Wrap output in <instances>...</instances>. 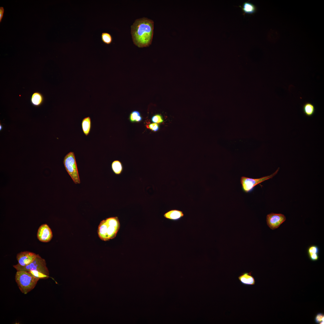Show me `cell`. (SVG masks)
Instances as JSON below:
<instances>
[{
	"label": "cell",
	"instance_id": "603a6c76",
	"mask_svg": "<svg viewBox=\"0 0 324 324\" xmlns=\"http://www.w3.org/2000/svg\"><path fill=\"white\" fill-rule=\"evenodd\" d=\"M148 128L154 131H157L159 129V126L158 124L152 123L149 124Z\"/></svg>",
	"mask_w": 324,
	"mask_h": 324
},
{
	"label": "cell",
	"instance_id": "52a82bcc",
	"mask_svg": "<svg viewBox=\"0 0 324 324\" xmlns=\"http://www.w3.org/2000/svg\"><path fill=\"white\" fill-rule=\"evenodd\" d=\"M286 220L285 216L281 214L271 213L266 217L267 224L272 230L278 228Z\"/></svg>",
	"mask_w": 324,
	"mask_h": 324
},
{
	"label": "cell",
	"instance_id": "ffe728a7",
	"mask_svg": "<svg viewBox=\"0 0 324 324\" xmlns=\"http://www.w3.org/2000/svg\"><path fill=\"white\" fill-rule=\"evenodd\" d=\"M152 121L154 123L157 124L161 123L164 121L162 116L158 114L154 116L152 118Z\"/></svg>",
	"mask_w": 324,
	"mask_h": 324
},
{
	"label": "cell",
	"instance_id": "4fadbf2b",
	"mask_svg": "<svg viewBox=\"0 0 324 324\" xmlns=\"http://www.w3.org/2000/svg\"><path fill=\"white\" fill-rule=\"evenodd\" d=\"M44 100L43 96L39 92H34L31 97V102L32 104L34 106H40L43 103Z\"/></svg>",
	"mask_w": 324,
	"mask_h": 324
},
{
	"label": "cell",
	"instance_id": "8fae6325",
	"mask_svg": "<svg viewBox=\"0 0 324 324\" xmlns=\"http://www.w3.org/2000/svg\"><path fill=\"white\" fill-rule=\"evenodd\" d=\"M238 279L241 283L245 285H253L255 283V280L251 272H244L242 273L238 276Z\"/></svg>",
	"mask_w": 324,
	"mask_h": 324
},
{
	"label": "cell",
	"instance_id": "2e32d148",
	"mask_svg": "<svg viewBox=\"0 0 324 324\" xmlns=\"http://www.w3.org/2000/svg\"><path fill=\"white\" fill-rule=\"evenodd\" d=\"M111 168L113 172L116 175L120 174L123 170L122 163L118 160H114L112 163Z\"/></svg>",
	"mask_w": 324,
	"mask_h": 324
},
{
	"label": "cell",
	"instance_id": "7a4b0ae2",
	"mask_svg": "<svg viewBox=\"0 0 324 324\" xmlns=\"http://www.w3.org/2000/svg\"><path fill=\"white\" fill-rule=\"evenodd\" d=\"M120 227L118 217H112L104 220L98 226V233L102 240L109 241L115 238Z\"/></svg>",
	"mask_w": 324,
	"mask_h": 324
},
{
	"label": "cell",
	"instance_id": "e0dca14e",
	"mask_svg": "<svg viewBox=\"0 0 324 324\" xmlns=\"http://www.w3.org/2000/svg\"><path fill=\"white\" fill-rule=\"evenodd\" d=\"M101 40L102 42L106 44H110L112 42L113 38L111 35L108 32H103L101 33Z\"/></svg>",
	"mask_w": 324,
	"mask_h": 324
},
{
	"label": "cell",
	"instance_id": "8992f818",
	"mask_svg": "<svg viewBox=\"0 0 324 324\" xmlns=\"http://www.w3.org/2000/svg\"><path fill=\"white\" fill-rule=\"evenodd\" d=\"M279 169L278 168L275 172L270 175L264 176L259 178H252L244 176L241 178V183L243 190L246 193L252 191L254 187L261 182L272 178L277 173Z\"/></svg>",
	"mask_w": 324,
	"mask_h": 324
},
{
	"label": "cell",
	"instance_id": "d6986e66",
	"mask_svg": "<svg viewBox=\"0 0 324 324\" xmlns=\"http://www.w3.org/2000/svg\"><path fill=\"white\" fill-rule=\"evenodd\" d=\"M319 248L317 246L312 245L308 248V255L314 254H319Z\"/></svg>",
	"mask_w": 324,
	"mask_h": 324
},
{
	"label": "cell",
	"instance_id": "ba28073f",
	"mask_svg": "<svg viewBox=\"0 0 324 324\" xmlns=\"http://www.w3.org/2000/svg\"><path fill=\"white\" fill-rule=\"evenodd\" d=\"M53 236L52 231L46 224H42L38 228L37 237L40 241L43 242H50Z\"/></svg>",
	"mask_w": 324,
	"mask_h": 324
},
{
	"label": "cell",
	"instance_id": "ac0fdd59",
	"mask_svg": "<svg viewBox=\"0 0 324 324\" xmlns=\"http://www.w3.org/2000/svg\"><path fill=\"white\" fill-rule=\"evenodd\" d=\"M29 272L39 279H46L49 278V276L37 271L32 270Z\"/></svg>",
	"mask_w": 324,
	"mask_h": 324
},
{
	"label": "cell",
	"instance_id": "30bf717a",
	"mask_svg": "<svg viewBox=\"0 0 324 324\" xmlns=\"http://www.w3.org/2000/svg\"><path fill=\"white\" fill-rule=\"evenodd\" d=\"M183 212L177 209H172L166 213L164 215L165 218L168 220L176 221L180 220L184 216Z\"/></svg>",
	"mask_w": 324,
	"mask_h": 324
},
{
	"label": "cell",
	"instance_id": "3957f363",
	"mask_svg": "<svg viewBox=\"0 0 324 324\" xmlns=\"http://www.w3.org/2000/svg\"><path fill=\"white\" fill-rule=\"evenodd\" d=\"M15 280L21 292L26 294L34 289L39 279L29 272L20 271H17Z\"/></svg>",
	"mask_w": 324,
	"mask_h": 324
},
{
	"label": "cell",
	"instance_id": "277c9868",
	"mask_svg": "<svg viewBox=\"0 0 324 324\" xmlns=\"http://www.w3.org/2000/svg\"><path fill=\"white\" fill-rule=\"evenodd\" d=\"M17 271L30 272L32 270L39 271L49 276V272L46 266L45 260L38 254L35 259L28 265L22 266L17 264L13 265Z\"/></svg>",
	"mask_w": 324,
	"mask_h": 324
},
{
	"label": "cell",
	"instance_id": "6da1fadb",
	"mask_svg": "<svg viewBox=\"0 0 324 324\" xmlns=\"http://www.w3.org/2000/svg\"><path fill=\"white\" fill-rule=\"evenodd\" d=\"M154 22L147 18L136 20L131 26V33L134 44L139 47L149 46L152 43Z\"/></svg>",
	"mask_w": 324,
	"mask_h": 324
},
{
	"label": "cell",
	"instance_id": "5bb4252c",
	"mask_svg": "<svg viewBox=\"0 0 324 324\" xmlns=\"http://www.w3.org/2000/svg\"><path fill=\"white\" fill-rule=\"evenodd\" d=\"M302 110L306 116L310 117L314 114L316 109L314 105L311 103L306 102L302 106Z\"/></svg>",
	"mask_w": 324,
	"mask_h": 324
},
{
	"label": "cell",
	"instance_id": "cb8c5ba5",
	"mask_svg": "<svg viewBox=\"0 0 324 324\" xmlns=\"http://www.w3.org/2000/svg\"><path fill=\"white\" fill-rule=\"evenodd\" d=\"M308 256L310 260L313 261H316L319 258L318 254H312L308 255Z\"/></svg>",
	"mask_w": 324,
	"mask_h": 324
},
{
	"label": "cell",
	"instance_id": "9a60e30c",
	"mask_svg": "<svg viewBox=\"0 0 324 324\" xmlns=\"http://www.w3.org/2000/svg\"><path fill=\"white\" fill-rule=\"evenodd\" d=\"M91 120L89 117L84 118L82 122V127L84 134L86 135H88L91 130Z\"/></svg>",
	"mask_w": 324,
	"mask_h": 324
},
{
	"label": "cell",
	"instance_id": "9c48e42d",
	"mask_svg": "<svg viewBox=\"0 0 324 324\" xmlns=\"http://www.w3.org/2000/svg\"><path fill=\"white\" fill-rule=\"evenodd\" d=\"M36 254L28 251L21 252L16 255L18 264L20 266H26L32 262L37 256Z\"/></svg>",
	"mask_w": 324,
	"mask_h": 324
},
{
	"label": "cell",
	"instance_id": "7402d4cb",
	"mask_svg": "<svg viewBox=\"0 0 324 324\" xmlns=\"http://www.w3.org/2000/svg\"><path fill=\"white\" fill-rule=\"evenodd\" d=\"M324 315L322 314L318 313L315 317V321L316 323H320L321 322L324 321Z\"/></svg>",
	"mask_w": 324,
	"mask_h": 324
},
{
	"label": "cell",
	"instance_id": "44dd1931",
	"mask_svg": "<svg viewBox=\"0 0 324 324\" xmlns=\"http://www.w3.org/2000/svg\"><path fill=\"white\" fill-rule=\"evenodd\" d=\"M140 116V113L138 111H134L132 112L129 116V120L132 122H135L137 118Z\"/></svg>",
	"mask_w": 324,
	"mask_h": 324
},
{
	"label": "cell",
	"instance_id": "484cf974",
	"mask_svg": "<svg viewBox=\"0 0 324 324\" xmlns=\"http://www.w3.org/2000/svg\"><path fill=\"white\" fill-rule=\"evenodd\" d=\"M0 129H1V128H2V125H0Z\"/></svg>",
	"mask_w": 324,
	"mask_h": 324
},
{
	"label": "cell",
	"instance_id": "d4e9b609",
	"mask_svg": "<svg viewBox=\"0 0 324 324\" xmlns=\"http://www.w3.org/2000/svg\"><path fill=\"white\" fill-rule=\"evenodd\" d=\"M4 12V8L2 7H0V22H1L2 21V19L3 16Z\"/></svg>",
	"mask_w": 324,
	"mask_h": 324
},
{
	"label": "cell",
	"instance_id": "5b68a950",
	"mask_svg": "<svg viewBox=\"0 0 324 324\" xmlns=\"http://www.w3.org/2000/svg\"><path fill=\"white\" fill-rule=\"evenodd\" d=\"M63 163L66 171L75 184H80V180L74 153L70 152L65 156Z\"/></svg>",
	"mask_w": 324,
	"mask_h": 324
},
{
	"label": "cell",
	"instance_id": "7c38bea8",
	"mask_svg": "<svg viewBox=\"0 0 324 324\" xmlns=\"http://www.w3.org/2000/svg\"><path fill=\"white\" fill-rule=\"evenodd\" d=\"M242 6H239V7L242 8L244 15L245 14H251L256 11L257 8L256 6L250 2H244Z\"/></svg>",
	"mask_w": 324,
	"mask_h": 324
}]
</instances>
